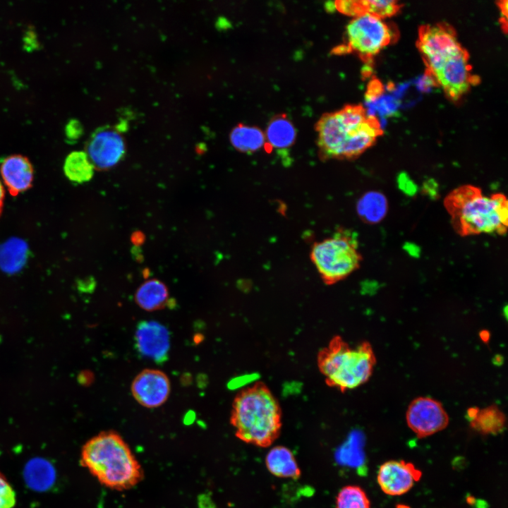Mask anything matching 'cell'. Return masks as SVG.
<instances>
[{"label": "cell", "instance_id": "cell-1", "mask_svg": "<svg viewBox=\"0 0 508 508\" xmlns=\"http://www.w3.org/2000/svg\"><path fill=\"white\" fill-rule=\"evenodd\" d=\"M318 145L325 158H353L382 134L377 119L361 105H349L324 114L316 125Z\"/></svg>", "mask_w": 508, "mask_h": 508}, {"label": "cell", "instance_id": "cell-2", "mask_svg": "<svg viewBox=\"0 0 508 508\" xmlns=\"http://www.w3.org/2000/svg\"><path fill=\"white\" fill-rule=\"evenodd\" d=\"M80 464L103 485L124 490L143 478L141 465L128 445L116 432H102L83 445Z\"/></svg>", "mask_w": 508, "mask_h": 508}, {"label": "cell", "instance_id": "cell-3", "mask_svg": "<svg viewBox=\"0 0 508 508\" xmlns=\"http://www.w3.org/2000/svg\"><path fill=\"white\" fill-rule=\"evenodd\" d=\"M230 423L236 437L242 442L267 447L279 436L282 410L267 386L258 382L236 394Z\"/></svg>", "mask_w": 508, "mask_h": 508}, {"label": "cell", "instance_id": "cell-4", "mask_svg": "<svg viewBox=\"0 0 508 508\" xmlns=\"http://www.w3.org/2000/svg\"><path fill=\"white\" fill-rule=\"evenodd\" d=\"M445 205L454 229L461 236L502 234L507 230V200L503 194L484 195L476 186H463L446 197Z\"/></svg>", "mask_w": 508, "mask_h": 508}, {"label": "cell", "instance_id": "cell-5", "mask_svg": "<svg viewBox=\"0 0 508 508\" xmlns=\"http://www.w3.org/2000/svg\"><path fill=\"white\" fill-rule=\"evenodd\" d=\"M317 363L326 384L345 392L369 380L376 358L368 341L352 347L341 337L335 336L318 353Z\"/></svg>", "mask_w": 508, "mask_h": 508}, {"label": "cell", "instance_id": "cell-6", "mask_svg": "<svg viewBox=\"0 0 508 508\" xmlns=\"http://www.w3.org/2000/svg\"><path fill=\"white\" fill-rule=\"evenodd\" d=\"M310 259L322 281L330 285L355 271L360 265L361 256L356 238L349 231L340 229L332 236L313 246Z\"/></svg>", "mask_w": 508, "mask_h": 508}, {"label": "cell", "instance_id": "cell-7", "mask_svg": "<svg viewBox=\"0 0 508 508\" xmlns=\"http://www.w3.org/2000/svg\"><path fill=\"white\" fill-rule=\"evenodd\" d=\"M349 48L363 56L378 54L392 39V32L382 18L370 13L355 16L346 26Z\"/></svg>", "mask_w": 508, "mask_h": 508}, {"label": "cell", "instance_id": "cell-8", "mask_svg": "<svg viewBox=\"0 0 508 508\" xmlns=\"http://www.w3.org/2000/svg\"><path fill=\"white\" fill-rule=\"evenodd\" d=\"M428 70L452 100L459 99L473 84L468 54L463 47Z\"/></svg>", "mask_w": 508, "mask_h": 508}, {"label": "cell", "instance_id": "cell-9", "mask_svg": "<svg viewBox=\"0 0 508 508\" xmlns=\"http://www.w3.org/2000/svg\"><path fill=\"white\" fill-rule=\"evenodd\" d=\"M406 420L418 438H425L444 430L449 421L442 404L428 397H417L410 403Z\"/></svg>", "mask_w": 508, "mask_h": 508}, {"label": "cell", "instance_id": "cell-10", "mask_svg": "<svg viewBox=\"0 0 508 508\" xmlns=\"http://www.w3.org/2000/svg\"><path fill=\"white\" fill-rule=\"evenodd\" d=\"M418 33V47L428 69L462 48L456 33L447 25H423Z\"/></svg>", "mask_w": 508, "mask_h": 508}, {"label": "cell", "instance_id": "cell-11", "mask_svg": "<svg viewBox=\"0 0 508 508\" xmlns=\"http://www.w3.org/2000/svg\"><path fill=\"white\" fill-rule=\"evenodd\" d=\"M135 346L143 357L157 364L169 358L170 333L162 324L155 320L140 321L135 332Z\"/></svg>", "mask_w": 508, "mask_h": 508}, {"label": "cell", "instance_id": "cell-12", "mask_svg": "<svg viewBox=\"0 0 508 508\" xmlns=\"http://www.w3.org/2000/svg\"><path fill=\"white\" fill-rule=\"evenodd\" d=\"M131 392L141 406L148 409L157 408L163 405L169 397L170 380L167 374L160 370L145 369L132 381Z\"/></svg>", "mask_w": 508, "mask_h": 508}, {"label": "cell", "instance_id": "cell-13", "mask_svg": "<svg viewBox=\"0 0 508 508\" xmlns=\"http://www.w3.org/2000/svg\"><path fill=\"white\" fill-rule=\"evenodd\" d=\"M86 150L94 168L107 169L114 167L123 157L125 145L119 131L104 128L97 130L92 135Z\"/></svg>", "mask_w": 508, "mask_h": 508}, {"label": "cell", "instance_id": "cell-14", "mask_svg": "<svg viewBox=\"0 0 508 508\" xmlns=\"http://www.w3.org/2000/svg\"><path fill=\"white\" fill-rule=\"evenodd\" d=\"M421 477V471L411 462L390 460L380 466L377 481L384 493L399 496L409 492Z\"/></svg>", "mask_w": 508, "mask_h": 508}, {"label": "cell", "instance_id": "cell-15", "mask_svg": "<svg viewBox=\"0 0 508 508\" xmlns=\"http://www.w3.org/2000/svg\"><path fill=\"white\" fill-rule=\"evenodd\" d=\"M2 180L9 193L16 196L27 190L33 181V168L29 159L20 155L6 157L0 167Z\"/></svg>", "mask_w": 508, "mask_h": 508}, {"label": "cell", "instance_id": "cell-16", "mask_svg": "<svg viewBox=\"0 0 508 508\" xmlns=\"http://www.w3.org/2000/svg\"><path fill=\"white\" fill-rule=\"evenodd\" d=\"M265 462L268 471L276 477L297 479L301 476V469L295 456L285 446L272 447L265 456Z\"/></svg>", "mask_w": 508, "mask_h": 508}, {"label": "cell", "instance_id": "cell-17", "mask_svg": "<svg viewBox=\"0 0 508 508\" xmlns=\"http://www.w3.org/2000/svg\"><path fill=\"white\" fill-rule=\"evenodd\" d=\"M135 301L140 308L146 311L163 309L169 302L168 289L158 279L147 280L136 290Z\"/></svg>", "mask_w": 508, "mask_h": 508}, {"label": "cell", "instance_id": "cell-18", "mask_svg": "<svg viewBox=\"0 0 508 508\" xmlns=\"http://www.w3.org/2000/svg\"><path fill=\"white\" fill-rule=\"evenodd\" d=\"M469 421L471 427L482 435H497L506 425V416L497 405L478 409Z\"/></svg>", "mask_w": 508, "mask_h": 508}, {"label": "cell", "instance_id": "cell-19", "mask_svg": "<svg viewBox=\"0 0 508 508\" xmlns=\"http://www.w3.org/2000/svg\"><path fill=\"white\" fill-rule=\"evenodd\" d=\"M388 210V202L383 193L369 191L363 194L356 205L357 213L367 223L376 224L382 221Z\"/></svg>", "mask_w": 508, "mask_h": 508}, {"label": "cell", "instance_id": "cell-20", "mask_svg": "<svg viewBox=\"0 0 508 508\" xmlns=\"http://www.w3.org/2000/svg\"><path fill=\"white\" fill-rule=\"evenodd\" d=\"M296 135L293 123L284 115L273 118L268 123L265 133L266 141L271 147L278 149L291 146Z\"/></svg>", "mask_w": 508, "mask_h": 508}, {"label": "cell", "instance_id": "cell-21", "mask_svg": "<svg viewBox=\"0 0 508 508\" xmlns=\"http://www.w3.org/2000/svg\"><path fill=\"white\" fill-rule=\"evenodd\" d=\"M230 141L239 152L250 153L263 147L266 140L265 133L260 128L240 124L231 131Z\"/></svg>", "mask_w": 508, "mask_h": 508}, {"label": "cell", "instance_id": "cell-22", "mask_svg": "<svg viewBox=\"0 0 508 508\" xmlns=\"http://www.w3.org/2000/svg\"><path fill=\"white\" fill-rule=\"evenodd\" d=\"M24 476L27 484L37 490H47L55 480L54 468L42 459L31 460L25 468Z\"/></svg>", "mask_w": 508, "mask_h": 508}, {"label": "cell", "instance_id": "cell-23", "mask_svg": "<svg viewBox=\"0 0 508 508\" xmlns=\"http://www.w3.org/2000/svg\"><path fill=\"white\" fill-rule=\"evenodd\" d=\"M28 253L25 242L11 238L0 246V267L6 272L19 270L25 264Z\"/></svg>", "mask_w": 508, "mask_h": 508}, {"label": "cell", "instance_id": "cell-24", "mask_svg": "<svg viewBox=\"0 0 508 508\" xmlns=\"http://www.w3.org/2000/svg\"><path fill=\"white\" fill-rule=\"evenodd\" d=\"M94 167L85 152L73 151L66 157L64 171L71 181L78 183L90 181L94 174Z\"/></svg>", "mask_w": 508, "mask_h": 508}, {"label": "cell", "instance_id": "cell-25", "mask_svg": "<svg viewBox=\"0 0 508 508\" xmlns=\"http://www.w3.org/2000/svg\"><path fill=\"white\" fill-rule=\"evenodd\" d=\"M335 508H370V502L362 488L348 485L338 492Z\"/></svg>", "mask_w": 508, "mask_h": 508}, {"label": "cell", "instance_id": "cell-26", "mask_svg": "<svg viewBox=\"0 0 508 508\" xmlns=\"http://www.w3.org/2000/svg\"><path fill=\"white\" fill-rule=\"evenodd\" d=\"M365 13H370L380 18L394 15L400 5L392 0H366L362 1Z\"/></svg>", "mask_w": 508, "mask_h": 508}, {"label": "cell", "instance_id": "cell-27", "mask_svg": "<svg viewBox=\"0 0 508 508\" xmlns=\"http://www.w3.org/2000/svg\"><path fill=\"white\" fill-rule=\"evenodd\" d=\"M16 493L6 477L0 473V508H13Z\"/></svg>", "mask_w": 508, "mask_h": 508}, {"label": "cell", "instance_id": "cell-28", "mask_svg": "<svg viewBox=\"0 0 508 508\" xmlns=\"http://www.w3.org/2000/svg\"><path fill=\"white\" fill-rule=\"evenodd\" d=\"M82 131L81 126L78 121L71 120L66 126V136L71 140L77 139Z\"/></svg>", "mask_w": 508, "mask_h": 508}, {"label": "cell", "instance_id": "cell-29", "mask_svg": "<svg viewBox=\"0 0 508 508\" xmlns=\"http://www.w3.org/2000/svg\"><path fill=\"white\" fill-rule=\"evenodd\" d=\"M4 195H5V191H4V186L1 183V181H0V216H1L2 210H3Z\"/></svg>", "mask_w": 508, "mask_h": 508}, {"label": "cell", "instance_id": "cell-30", "mask_svg": "<svg viewBox=\"0 0 508 508\" xmlns=\"http://www.w3.org/2000/svg\"><path fill=\"white\" fill-rule=\"evenodd\" d=\"M396 508H411L407 505L399 504L396 506Z\"/></svg>", "mask_w": 508, "mask_h": 508}]
</instances>
